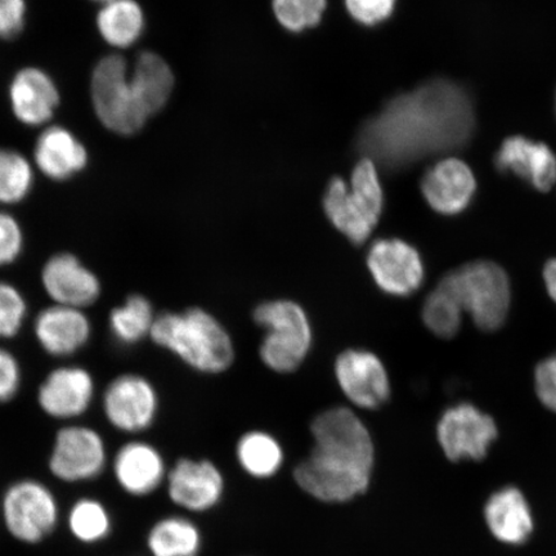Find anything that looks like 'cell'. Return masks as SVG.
Wrapping results in <instances>:
<instances>
[{
    "label": "cell",
    "mask_w": 556,
    "mask_h": 556,
    "mask_svg": "<svg viewBox=\"0 0 556 556\" xmlns=\"http://www.w3.org/2000/svg\"><path fill=\"white\" fill-rule=\"evenodd\" d=\"M472 124L468 96L452 83L438 80L389 103L365 125L358 144L374 163L402 166L458 148Z\"/></svg>",
    "instance_id": "6da1fadb"
},
{
    "label": "cell",
    "mask_w": 556,
    "mask_h": 556,
    "mask_svg": "<svg viewBox=\"0 0 556 556\" xmlns=\"http://www.w3.org/2000/svg\"><path fill=\"white\" fill-rule=\"evenodd\" d=\"M309 446L289 462L290 478L313 502L348 505L371 489L378 448L371 430L354 408L336 406L309 426Z\"/></svg>",
    "instance_id": "7a4b0ae2"
},
{
    "label": "cell",
    "mask_w": 556,
    "mask_h": 556,
    "mask_svg": "<svg viewBox=\"0 0 556 556\" xmlns=\"http://www.w3.org/2000/svg\"><path fill=\"white\" fill-rule=\"evenodd\" d=\"M150 338L199 372H225L235 363L231 336L217 317L203 308L163 313L156 317Z\"/></svg>",
    "instance_id": "3957f363"
},
{
    "label": "cell",
    "mask_w": 556,
    "mask_h": 556,
    "mask_svg": "<svg viewBox=\"0 0 556 556\" xmlns=\"http://www.w3.org/2000/svg\"><path fill=\"white\" fill-rule=\"evenodd\" d=\"M384 207V192L377 164L365 157L354 166L351 182L333 178L324 197L331 225L354 245H364L377 228Z\"/></svg>",
    "instance_id": "277c9868"
},
{
    "label": "cell",
    "mask_w": 556,
    "mask_h": 556,
    "mask_svg": "<svg viewBox=\"0 0 556 556\" xmlns=\"http://www.w3.org/2000/svg\"><path fill=\"white\" fill-rule=\"evenodd\" d=\"M253 319L264 337L260 357L277 374H291L301 367L313 345V328L307 311L291 299H275L256 305Z\"/></svg>",
    "instance_id": "5b68a950"
},
{
    "label": "cell",
    "mask_w": 556,
    "mask_h": 556,
    "mask_svg": "<svg viewBox=\"0 0 556 556\" xmlns=\"http://www.w3.org/2000/svg\"><path fill=\"white\" fill-rule=\"evenodd\" d=\"M89 94L97 121L110 134L135 136L150 121L131 86L129 62L121 53L103 55L96 62Z\"/></svg>",
    "instance_id": "8992f818"
},
{
    "label": "cell",
    "mask_w": 556,
    "mask_h": 556,
    "mask_svg": "<svg viewBox=\"0 0 556 556\" xmlns=\"http://www.w3.org/2000/svg\"><path fill=\"white\" fill-rule=\"evenodd\" d=\"M483 331L502 328L510 309L509 277L496 263L478 261L452 270L441 280Z\"/></svg>",
    "instance_id": "52a82bcc"
},
{
    "label": "cell",
    "mask_w": 556,
    "mask_h": 556,
    "mask_svg": "<svg viewBox=\"0 0 556 556\" xmlns=\"http://www.w3.org/2000/svg\"><path fill=\"white\" fill-rule=\"evenodd\" d=\"M227 490L226 471L213 458L180 455L170 462L162 493L173 510L203 518L225 502Z\"/></svg>",
    "instance_id": "ba28073f"
},
{
    "label": "cell",
    "mask_w": 556,
    "mask_h": 556,
    "mask_svg": "<svg viewBox=\"0 0 556 556\" xmlns=\"http://www.w3.org/2000/svg\"><path fill=\"white\" fill-rule=\"evenodd\" d=\"M60 504L53 491L38 479L11 483L0 500V519L20 544L35 546L50 539L59 527Z\"/></svg>",
    "instance_id": "9c48e42d"
},
{
    "label": "cell",
    "mask_w": 556,
    "mask_h": 556,
    "mask_svg": "<svg viewBox=\"0 0 556 556\" xmlns=\"http://www.w3.org/2000/svg\"><path fill=\"white\" fill-rule=\"evenodd\" d=\"M108 460L106 443L97 430L67 426L55 434L48 468L60 482L85 483L99 478Z\"/></svg>",
    "instance_id": "30bf717a"
},
{
    "label": "cell",
    "mask_w": 556,
    "mask_h": 556,
    "mask_svg": "<svg viewBox=\"0 0 556 556\" xmlns=\"http://www.w3.org/2000/svg\"><path fill=\"white\" fill-rule=\"evenodd\" d=\"M333 375L340 392L357 409H377L391 397V378L378 354L348 348L338 354Z\"/></svg>",
    "instance_id": "8fae6325"
},
{
    "label": "cell",
    "mask_w": 556,
    "mask_h": 556,
    "mask_svg": "<svg viewBox=\"0 0 556 556\" xmlns=\"http://www.w3.org/2000/svg\"><path fill=\"white\" fill-rule=\"evenodd\" d=\"M372 281L387 295L406 298L420 289L426 267L416 248L401 239H379L367 250Z\"/></svg>",
    "instance_id": "7c38bea8"
},
{
    "label": "cell",
    "mask_w": 556,
    "mask_h": 556,
    "mask_svg": "<svg viewBox=\"0 0 556 556\" xmlns=\"http://www.w3.org/2000/svg\"><path fill=\"white\" fill-rule=\"evenodd\" d=\"M102 407L111 427L123 433L138 434L155 422L159 395L150 380L141 375L125 374L110 382Z\"/></svg>",
    "instance_id": "4fadbf2b"
},
{
    "label": "cell",
    "mask_w": 556,
    "mask_h": 556,
    "mask_svg": "<svg viewBox=\"0 0 556 556\" xmlns=\"http://www.w3.org/2000/svg\"><path fill=\"white\" fill-rule=\"evenodd\" d=\"M169 465L155 444L130 441L123 444L114 457L115 482L134 502H144L163 492Z\"/></svg>",
    "instance_id": "5bb4252c"
},
{
    "label": "cell",
    "mask_w": 556,
    "mask_h": 556,
    "mask_svg": "<svg viewBox=\"0 0 556 556\" xmlns=\"http://www.w3.org/2000/svg\"><path fill=\"white\" fill-rule=\"evenodd\" d=\"M437 435L451 462L481 460L496 440L497 427L495 420L481 409L470 403H460L442 415Z\"/></svg>",
    "instance_id": "9a60e30c"
},
{
    "label": "cell",
    "mask_w": 556,
    "mask_h": 556,
    "mask_svg": "<svg viewBox=\"0 0 556 556\" xmlns=\"http://www.w3.org/2000/svg\"><path fill=\"white\" fill-rule=\"evenodd\" d=\"M7 97L13 117L27 128L48 127L61 106L58 81L39 66L18 68L10 80Z\"/></svg>",
    "instance_id": "2e32d148"
},
{
    "label": "cell",
    "mask_w": 556,
    "mask_h": 556,
    "mask_svg": "<svg viewBox=\"0 0 556 556\" xmlns=\"http://www.w3.org/2000/svg\"><path fill=\"white\" fill-rule=\"evenodd\" d=\"M35 169L52 182H67L85 173L90 154L85 142L64 125L41 129L33 149Z\"/></svg>",
    "instance_id": "e0dca14e"
},
{
    "label": "cell",
    "mask_w": 556,
    "mask_h": 556,
    "mask_svg": "<svg viewBox=\"0 0 556 556\" xmlns=\"http://www.w3.org/2000/svg\"><path fill=\"white\" fill-rule=\"evenodd\" d=\"M41 285L54 304L85 309L101 296V281L78 256L59 253L41 269Z\"/></svg>",
    "instance_id": "ac0fdd59"
},
{
    "label": "cell",
    "mask_w": 556,
    "mask_h": 556,
    "mask_svg": "<svg viewBox=\"0 0 556 556\" xmlns=\"http://www.w3.org/2000/svg\"><path fill=\"white\" fill-rule=\"evenodd\" d=\"M94 393V379L86 368L61 366L41 382L38 403L41 412L53 419L73 420L88 412Z\"/></svg>",
    "instance_id": "d6986e66"
},
{
    "label": "cell",
    "mask_w": 556,
    "mask_h": 556,
    "mask_svg": "<svg viewBox=\"0 0 556 556\" xmlns=\"http://www.w3.org/2000/svg\"><path fill=\"white\" fill-rule=\"evenodd\" d=\"M34 333L41 350L50 356L64 358L88 344L92 324L85 309L53 304L35 318Z\"/></svg>",
    "instance_id": "ffe728a7"
},
{
    "label": "cell",
    "mask_w": 556,
    "mask_h": 556,
    "mask_svg": "<svg viewBox=\"0 0 556 556\" xmlns=\"http://www.w3.org/2000/svg\"><path fill=\"white\" fill-rule=\"evenodd\" d=\"M477 189L475 174L462 160H442L422 178L421 191L430 207L446 215L468 207Z\"/></svg>",
    "instance_id": "44dd1931"
},
{
    "label": "cell",
    "mask_w": 556,
    "mask_h": 556,
    "mask_svg": "<svg viewBox=\"0 0 556 556\" xmlns=\"http://www.w3.org/2000/svg\"><path fill=\"white\" fill-rule=\"evenodd\" d=\"M205 534L198 518L182 511H168L148 527L143 548L148 556H200Z\"/></svg>",
    "instance_id": "7402d4cb"
},
{
    "label": "cell",
    "mask_w": 556,
    "mask_h": 556,
    "mask_svg": "<svg viewBox=\"0 0 556 556\" xmlns=\"http://www.w3.org/2000/svg\"><path fill=\"white\" fill-rule=\"evenodd\" d=\"M236 467L254 482L266 483L280 477L288 468V448L280 438L267 430L243 433L233 444Z\"/></svg>",
    "instance_id": "603a6c76"
},
{
    "label": "cell",
    "mask_w": 556,
    "mask_h": 556,
    "mask_svg": "<svg viewBox=\"0 0 556 556\" xmlns=\"http://www.w3.org/2000/svg\"><path fill=\"white\" fill-rule=\"evenodd\" d=\"M496 164L528 180L540 191H548L556 180V156L544 143L525 137L507 138L500 149Z\"/></svg>",
    "instance_id": "cb8c5ba5"
},
{
    "label": "cell",
    "mask_w": 556,
    "mask_h": 556,
    "mask_svg": "<svg viewBox=\"0 0 556 556\" xmlns=\"http://www.w3.org/2000/svg\"><path fill=\"white\" fill-rule=\"evenodd\" d=\"M94 26L103 43L111 50H128L142 38L144 11L136 0H111L100 5Z\"/></svg>",
    "instance_id": "d4e9b609"
},
{
    "label": "cell",
    "mask_w": 556,
    "mask_h": 556,
    "mask_svg": "<svg viewBox=\"0 0 556 556\" xmlns=\"http://www.w3.org/2000/svg\"><path fill=\"white\" fill-rule=\"evenodd\" d=\"M130 80L150 119L168 103L174 89V75L162 55L149 51L139 53L134 66H130Z\"/></svg>",
    "instance_id": "484cf974"
},
{
    "label": "cell",
    "mask_w": 556,
    "mask_h": 556,
    "mask_svg": "<svg viewBox=\"0 0 556 556\" xmlns=\"http://www.w3.org/2000/svg\"><path fill=\"white\" fill-rule=\"evenodd\" d=\"M485 520L495 538L506 544H521L533 528L530 507L517 489L495 493L485 506Z\"/></svg>",
    "instance_id": "4316f807"
},
{
    "label": "cell",
    "mask_w": 556,
    "mask_h": 556,
    "mask_svg": "<svg viewBox=\"0 0 556 556\" xmlns=\"http://www.w3.org/2000/svg\"><path fill=\"white\" fill-rule=\"evenodd\" d=\"M154 307L148 298L134 294L110 313L111 336L124 346H131L150 337L156 319Z\"/></svg>",
    "instance_id": "83f0119b"
},
{
    "label": "cell",
    "mask_w": 556,
    "mask_h": 556,
    "mask_svg": "<svg viewBox=\"0 0 556 556\" xmlns=\"http://www.w3.org/2000/svg\"><path fill=\"white\" fill-rule=\"evenodd\" d=\"M70 534L83 545L93 546L106 541L114 530L108 506L94 497H81L70 506L66 516Z\"/></svg>",
    "instance_id": "f1b7e54d"
},
{
    "label": "cell",
    "mask_w": 556,
    "mask_h": 556,
    "mask_svg": "<svg viewBox=\"0 0 556 556\" xmlns=\"http://www.w3.org/2000/svg\"><path fill=\"white\" fill-rule=\"evenodd\" d=\"M37 169L33 160L12 148H0V207L24 203L30 197Z\"/></svg>",
    "instance_id": "f546056e"
},
{
    "label": "cell",
    "mask_w": 556,
    "mask_h": 556,
    "mask_svg": "<svg viewBox=\"0 0 556 556\" xmlns=\"http://www.w3.org/2000/svg\"><path fill=\"white\" fill-rule=\"evenodd\" d=\"M463 308L447 288L440 282L422 305V321L440 338H452L460 329Z\"/></svg>",
    "instance_id": "4dcf8cb0"
},
{
    "label": "cell",
    "mask_w": 556,
    "mask_h": 556,
    "mask_svg": "<svg viewBox=\"0 0 556 556\" xmlns=\"http://www.w3.org/2000/svg\"><path fill=\"white\" fill-rule=\"evenodd\" d=\"M328 0H274L275 16L285 29L301 33L321 21Z\"/></svg>",
    "instance_id": "1f68e13d"
},
{
    "label": "cell",
    "mask_w": 556,
    "mask_h": 556,
    "mask_svg": "<svg viewBox=\"0 0 556 556\" xmlns=\"http://www.w3.org/2000/svg\"><path fill=\"white\" fill-rule=\"evenodd\" d=\"M27 317L26 299L10 282L0 281V340L16 337Z\"/></svg>",
    "instance_id": "d6a6232c"
},
{
    "label": "cell",
    "mask_w": 556,
    "mask_h": 556,
    "mask_svg": "<svg viewBox=\"0 0 556 556\" xmlns=\"http://www.w3.org/2000/svg\"><path fill=\"white\" fill-rule=\"evenodd\" d=\"M25 248L24 229L15 215L0 207V267L15 263Z\"/></svg>",
    "instance_id": "836d02e7"
},
{
    "label": "cell",
    "mask_w": 556,
    "mask_h": 556,
    "mask_svg": "<svg viewBox=\"0 0 556 556\" xmlns=\"http://www.w3.org/2000/svg\"><path fill=\"white\" fill-rule=\"evenodd\" d=\"M27 12V0H0V40H15L25 31Z\"/></svg>",
    "instance_id": "e575fe53"
},
{
    "label": "cell",
    "mask_w": 556,
    "mask_h": 556,
    "mask_svg": "<svg viewBox=\"0 0 556 556\" xmlns=\"http://www.w3.org/2000/svg\"><path fill=\"white\" fill-rule=\"evenodd\" d=\"M397 0H345L350 15L365 26H374L391 17Z\"/></svg>",
    "instance_id": "d590c367"
},
{
    "label": "cell",
    "mask_w": 556,
    "mask_h": 556,
    "mask_svg": "<svg viewBox=\"0 0 556 556\" xmlns=\"http://www.w3.org/2000/svg\"><path fill=\"white\" fill-rule=\"evenodd\" d=\"M23 372L18 361L10 351L0 348V403H7L16 397Z\"/></svg>",
    "instance_id": "8d00e7d4"
},
{
    "label": "cell",
    "mask_w": 556,
    "mask_h": 556,
    "mask_svg": "<svg viewBox=\"0 0 556 556\" xmlns=\"http://www.w3.org/2000/svg\"><path fill=\"white\" fill-rule=\"evenodd\" d=\"M536 393L544 405L556 413V354L538 366L534 374Z\"/></svg>",
    "instance_id": "74e56055"
},
{
    "label": "cell",
    "mask_w": 556,
    "mask_h": 556,
    "mask_svg": "<svg viewBox=\"0 0 556 556\" xmlns=\"http://www.w3.org/2000/svg\"><path fill=\"white\" fill-rule=\"evenodd\" d=\"M544 280L548 295L556 303V260L548 261L544 268Z\"/></svg>",
    "instance_id": "f35d334b"
},
{
    "label": "cell",
    "mask_w": 556,
    "mask_h": 556,
    "mask_svg": "<svg viewBox=\"0 0 556 556\" xmlns=\"http://www.w3.org/2000/svg\"><path fill=\"white\" fill-rule=\"evenodd\" d=\"M90 2L99 3L101 5V4L111 2V0H90Z\"/></svg>",
    "instance_id": "ab89813d"
},
{
    "label": "cell",
    "mask_w": 556,
    "mask_h": 556,
    "mask_svg": "<svg viewBox=\"0 0 556 556\" xmlns=\"http://www.w3.org/2000/svg\"><path fill=\"white\" fill-rule=\"evenodd\" d=\"M241 556H252V555H241Z\"/></svg>",
    "instance_id": "60d3db41"
}]
</instances>
